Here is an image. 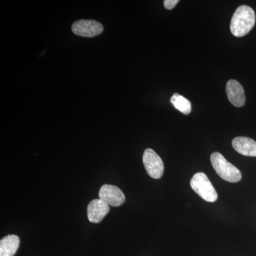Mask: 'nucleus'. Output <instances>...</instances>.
<instances>
[{"label": "nucleus", "mask_w": 256, "mask_h": 256, "mask_svg": "<svg viewBox=\"0 0 256 256\" xmlns=\"http://www.w3.org/2000/svg\"><path fill=\"white\" fill-rule=\"evenodd\" d=\"M256 24L254 10L247 5H242L236 10L230 20V30L232 34L242 37L248 34Z\"/></svg>", "instance_id": "f257e3e1"}, {"label": "nucleus", "mask_w": 256, "mask_h": 256, "mask_svg": "<svg viewBox=\"0 0 256 256\" xmlns=\"http://www.w3.org/2000/svg\"><path fill=\"white\" fill-rule=\"evenodd\" d=\"M210 162L216 172L224 180L228 182L236 183L242 180V174L240 170L227 161L220 153H212Z\"/></svg>", "instance_id": "f03ea898"}, {"label": "nucleus", "mask_w": 256, "mask_h": 256, "mask_svg": "<svg viewBox=\"0 0 256 256\" xmlns=\"http://www.w3.org/2000/svg\"><path fill=\"white\" fill-rule=\"evenodd\" d=\"M190 185L192 190L205 201L215 202L218 198V194L204 173L198 172L194 175Z\"/></svg>", "instance_id": "7ed1b4c3"}, {"label": "nucleus", "mask_w": 256, "mask_h": 256, "mask_svg": "<svg viewBox=\"0 0 256 256\" xmlns=\"http://www.w3.org/2000/svg\"><path fill=\"white\" fill-rule=\"evenodd\" d=\"M143 164L148 174L152 178L158 180L164 173V163L161 158L152 149H146L142 158Z\"/></svg>", "instance_id": "20e7f679"}, {"label": "nucleus", "mask_w": 256, "mask_h": 256, "mask_svg": "<svg viewBox=\"0 0 256 256\" xmlns=\"http://www.w3.org/2000/svg\"><path fill=\"white\" fill-rule=\"evenodd\" d=\"M72 31L78 36L94 37L102 33L104 26L95 20H82L73 24Z\"/></svg>", "instance_id": "39448f33"}, {"label": "nucleus", "mask_w": 256, "mask_h": 256, "mask_svg": "<svg viewBox=\"0 0 256 256\" xmlns=\"http://www.w3.org/2000/svg\"><path fill=\"white\" fill-rule=\"evenodd\" d=\"M99 198L112 206H120L126 202V197L120 188L110 184L101 186L99 191Z\"/></svg>", "instance_id": "423d86ee"}, {"label": "nucleus", "mask_w": 256, "mask_h": 256, "mask_svg": "<svg viewBox=\"0 0 256 256\" xmlns=\"http://www.w3.org/2000/svg\"><path fill=\"white\" fill-rule=\"evenodd\" d=\"M227 97L232 105L235 107H242L246 104L244 88L237 80H229L226 87Z\"/></svg>", "instance_id": "0eeeda50"}, {"label": "nucleus", "mask_w": 256, "mask_h": 256, "mask_svg": "<svg viewBox=\"0 0 256 256\" xmlns=\"http://www.w3.org/2000/svg\"><path fill=\"white\" fill-rule=\"evenodd\" d=\"M109 212V205L100 198H96L90 202L88 206V218L92 223H99Z\"/></svg>", "instance_id": "6e6552de"}, {"label": "nucleus", "mask_w": 256, "mask_h": 256, "mask_svg": "<svg viewBox=\"0 0 256 256\" xmlns=\"http://www.w3.org/2000/svg\"><path fill=\"white\" fill-rule=\"evenodd\" d=\"M236 151L244 156H256V142L252 138L237 137L232 141Z\"/></svg>", "instance_id": "1a4fd4ad"}, {"label": "nucleus", "mask_w": 256, "mask_h": 256, "mask_svg": "<svg viewBox=\"0 0 256 256\" xmlns=\"http://www.w3.org/2000/svg\"><path fill=\"white\" fill-rule=\"evenodd\" d=\"M20 238L16 235H9L0 240V256H14L20 246Z\"/></svg>", "instance_id": "9d476101"}, {"label": "nucleus", "mask_w": 256, "mask_h": 256, "mask_svg": "<svg viewBox=\"0 0 256 256\" xmlns=\"http://www.w3.org/2000/svg\"><path fill=\"white\" fill-rule=\"evenodd\" d=\"M170 101H171L175 108L178 109L183 114H188L191 112V102L180 94H174L171 98Z\"/></svg>", "instance_id": "9b49d317"}, {"label": "nucleus", "mask_w": 256, "mask_h": 256, "mask_svg": "<svg viewBox=\"0 0 256 256\" xmlns=\"http://www.w3.org/2000/svg\"><path fill=\"white\" fill-rule=\"evenodd\" d=\"M178 3V0H164V6L166 10H172Z\"/></svg>", "instance_id": "f8f14e48"}]
</instances>
